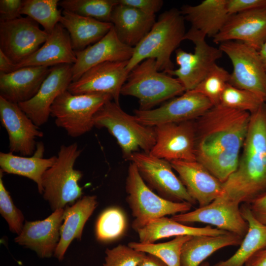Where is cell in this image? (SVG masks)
Listing matches in <instances>:
<instances>
[{
    "mask_svg": "<svg viewBox=\"0 0 266 266\" xmlns=\"http://www.w3.org/2000/svg\"><path fill=\"white\" fill-rule=\"evenodd\" d=\"M250 115L220 104L195 121L196 161L222 183L237 168Z\"/></svg>",
    "mask_w": 266,
    "mask_h": 266,
    "instance_id": "cell-1",
    "label": "cell"
},
{
    "mask_svg": "<svg viewBox=\"0 0 266 266\" xmlns=\"http://www.w3.org/2000/svg\"><path fill=\"white\" fill-rule=\"evenodd\" d=\"M223 188L229 199L240 204L266 192V102L251 114L237 168Z\"/></svg>",
    "mask_w": 266,
    "mask_h": 266,
    "instance_id": "cell-2",
    "label": "cell"
},
{
    "mask_svg": "<svg viewBox=\"0 0 266 266\" xmlns=\"http://www.w3.org/2000/svg\"><path fill=\"white\" fill-rule=\"evenodd\" d=\"M185 19L180 11L173 8L162 13L150 32L133 48L127 69H132L143 61L153 58L159 71L168 73L174 69L171 56L186 34Z\"/></svg>",
    "mask_w": 266,
    "mask_h": 266,
    "instance_id": "cell-3",
    "label": "cell"
},
{
    "mask_svg": "<svg viewBox=\"0 0 266 266\" xmlns=\"http://www.w3.org/2000/svg\"><path fill=\"white\" fill-rule=\"evenodd\" d=\"M185 92L184 87L176 78L159 71L155 59L149 58L129 72L121 95L136 98L139 109L148 110Z\"/></svg>",
    "mask_w": 266,
    "mask_h": 266,
    "instance_id": "cell-4",
    "label": "cell"
},
{
    "mask_svg": "<svg viewBox=\"0 0 266 266\" xmlns=\"http://www.w3.org/2000/svg\"><path fill=\"white\" fill-rule=\"evenodd\" d=\"M93 122L94 127L106 129L116 138L127 160L139 149L149 153L155 144L154 128L140 124L134 116L127 113L112 100L101 106Z\"/></svg>",
    "mask_w": 266,
    "mask_h": 266,
    "instance_id": "cell-5",
    "label": "cell"
},
{
    "mask_svg": "<svg viewBox=\"0 0 266 266\" xmlns=\"http://www.w3.org/2000/svg\"><path fill=\"white\" fill-rule=\"evenodd\" d=\"M81 152L77 143L61 145L54 164L43 175V197L53 211L73 203L83 194L78 184L82 172L74 168Z\"/></svg>",
    "mask_w": 266,
    "mask_h": 266,
    "instance_id": "cell-6",
    "label": "cell"
},
{
    "mask_svg": "<svg viewBox=\"0 0 266 266\" xmlns=\"http://www.w3.org/2000/svg\"><path fill=\"white\" fill-rule=\"evenodd\" d=\"M125 188L126 201L134 218L132 226L136 232L156 219L187 212L193 206L187 202L172 201L156 194L132 162L128 168Z\"/></svg>",
    "mask_w": 266,
    "mask_h": 266,
    "instance_id": "cell-7",
    "label": "cell"
},
{
    "mask_svg": "<svg viewBox=\"0 0 266 266\" xmlns=\"http://www.w3.org/2000/svg\"><path fill=\"white\" fill-rule=\"evenodd\" d=\"M111 100V97L106 94L75 95L66 90L54 101L50 116L55 118L56 125L66 130L68 135L79 137L92 130L95 114Z\"/></svg>",
    "mask_w": 266,
    "mask_h": 266,
    "instance_id": "cell-8",
    "label": "cell"
},
{
    "mask_svg": "<svg viewBox=\"0 0 266 266\" xmlns=\"http://www.w3.org/2000/svg\"><path fill=\"white\" fill-rule=\"evenodd\" d=\"M219 48L233 65L229 83L253 92L266 101V71L259 51L238 41L223 42Z\"/></svg>",
    "mask_w": 266,
    "mask_h": 266,
    "instance_id": "cell-9",
    "label": "cell"
},
{
    "mask_svg": "<svg viewBox=\"0 0 266 266\" xmlns=\"http://www.w3.org/2000/svg\"><path fill=\"white\" fill-rule=\"evenodd\" d=\"M205 39V37L189 30L184 40L194 43V52H187L181 48L175 51L176 63L179 67L168 74L176 76L186 91L194 90L222 56L219 48L208 44Z\"/></svg>",
    "mask_w": 266,
    "mask_h": 266,
    "instance_id": "cell-10",
    "label": "cell"
},
{
    "mask_svg": "<svg viewBox=\"0 0 266 266\" xmlns=\"http://www.w3.org/2000/svg\"><path fill=\"white\" fill-rule=\"evenodd\" d=\"M137 167L146 185L159 195L175 202H197L189 195L182 182L175 174L170 162L149 153H133L129 159Z\"/></svg>",
    "mask_w": 266,
    "mask_h": 266,
    "instance_id": "cell-11",
    "label": "cell"
},
{
    "mask_svg": "<svg viewBox=\"0 0 266 266\" xmlns=\"http://www.w3.org/2000/svg\"><path fill=\"white\" fill-rule=\"evenodd\" d=\"M49 34L29 17L0 21V50L15 65L33 53Z\"/></svg>",
    "mask_w": 266,
    "mask_h": 266,
    "instance_id": "cell-12",
    "label": "cell"
},
{
    "mask_svg": "<svg viewBox=\"0 0 266 266\" xmlns=\"http://www.w3.org/2000/svg\"><path fill=\"white\" fill-rule=\"evenodd\" d=\"M212 106L206 97L193 90L185 92L157 108L135 109L134 116L140 124L154 127L162 124L195 120Z\"/></svg>",
    "mask_w": 266,
    "mask_h": 266,
    "instance_id": "cell-13",
    "label": "cell"
},
{
    "mask_svg": "<svg viewBox=\"0 0 266 266\" xmlns=\"http://www.w3.org/2000/svg\"><path fill=\"white\" fill-rule=\"evenodd\" d=\"M240 204L224 193L206 206L173 215L171 218L184 224L201 223L212 225L218 229L244 237L248 224L241 215Z\"/></svg>",
    "mask_w": 266,
    "mask_h": 266,
    "instance_id": "cell-14",
    "label": "cell"
},
{
    "mask_svg": "<svg viewBox=\"0 0 266 266\" xmlns=\"http://www.w3.org/2000/svg\"><path fill=\"white\" fill-rule=\"evenodd\" d=\"M195 120L154 127L156 142L149 153L169 162L196 161Z\"/></svg>",
    "mask_w": 266,
    "mask_h": 266,
    "instance_id": "cell-15",
    "label": "cell"
},
{
    "mask_svg": "<svg viewBox=\"0 0 266 266\" xmlns=\"http://www.w3.org/2000/svg\"><path fill=\"white\" fill-rule=\"evenodd\" d=\"M129 61L106 62L87 70L77 80L72 82L67 91L72 94H106L119 104L121 89L129 72Z\"/></svg>",
    "mask_w": 266,
    "mask_h": 266,
    "instance_id": "cell-16",
    "label": "cell"
},
{
    "mask_svg": "<svg viewBox=\"0 0 266 266\" xmlns=\"http://www.w3.org/2000/svg\"><path fill=\"white\" fill-rule=\"evenodd\" d=\"M0 120L9 139V152L23 156L33 155L36 149V139L43 133L21 109L19 105L0 96Z\"/></svg>",
    "mask_w": 266,
    "mask_h": 266,
    "instance_id": "cell-17",
    "label": "cell"
},
{
    "mask_svg": "<svg viewBox=\"0 0 266 266\" xmlns=\"http://www.w3.org/2000/svg\"><path fill=\"white\" fill-rule=\"evenodd\" d=\"M72 65L62 64L51 67L37 93L30 100L18 104L37 126L47 122L54 101L72 82Z\"/></svg>",
    "mask_w": 266,
    "mask_h": 266,
    "instance_id": "cell-18",
    "label": "cell"
},
{
    "mask_svg": "<svg viewBox=\"0 0 266 266\" xmlns=\"http://www.w3.org/2000/svg\"><path fill=\"white\" fill-rule=\"evenodd\" d=\"M213 40L217 44L238 41L259 51L266 41V8L231 15Z\"/></svg>",
    "mask_w": 266,
    "mask_h": 266,
    "instance_id": "cell-19",
    "label": "cell"
},
{
    "mask_svg": "<svg viewBox=\"0 0 266 266\" xmlns=\"http://www.w3.org/2000/svg\"><path fill=\"white\" fill-rule=\"evenodd\" d=\"M170 163L199 207L208 205L224 194L223 183L197 161L174 160Z\"/></svg>",
    "mask_w": 266,
    "mask_h": 266,
    "instance_id": "cell-20",
    "label": "cell"
},
{
    "mask_svg": "<svg viewBox=\"0 0 266 266\" xmlns=\"http://www.w3.org/2000/svg\"><path fill=\"white\" fill-rule=\"evenodd\" d=\"M133 48L122 43L113 27L100 40L84 49L75 52L76 61L72 65V82L77 80L87 70L101 63L129 61Z\"/></svg>",
    "mask_w": 266,
    "mask_h": 266,
    "instance_id": "cell-21",
    "label": "cell"
},
{
    "mask_svg": "<svg viewBox=\"0 0 266 266\" xmlns=\"http://www.w3.org/2000/svg\"><path fill=\"white\" fill-rule=\"evenodd\" d=\"M64 210L56 209L43 220L26 221L15 242L34 251L40 258L51 257L60 240Z\"/></svg>",
    "mask_w": 266,
    "mask_h": 266,
    "instance_id": "cell-22",
    "label": "cell"
},
{
    "mask_svg": "<svg viewBox=\"0 0 266 266\" xmlns=\"http://www.w3.org/2000/svg\"><path fill=\"white\" fill-rule=\"evenodd\" d=\"M75 61L69 35L59 23L40 48L22 62L14 65L13 71L26 66L50 67L62 64L73 65Z\"/></svg>",
    "mask_w": 266,
    "mask_h": 266,
    "instance_id": "cell-23",
    "label": "cell"
},
{
    "mask_svg": "<svg viewBox=\"0 0 266 266\" xmlns=\"http://www.w3.org/2000/svg\"><path fill=\"white\" fill-rule=\"evenodd\" d=\"M50 67L26 66L0 73V96L19 104L32 99L49 74Z\"/></svg>",
    "mask_w": 266,
    "mask_h": 266,
    "instance_id": "cell-24",
    "label": "cell"
},
{
    "mask_svg": "<svg viewBox=\"0 0 266 266\" xmlns=\"http://www.w3.org/2000/svg\"><path fill=\"white\" fill-rule=\"evenodd\" d=\"M180 11L190 23V30L204 37L216 35L230 16L227 0H204L197 5H183Z\"/></svg>",
    "mask_w": 266,
    "mask_h": 266,
    "instance_id": "cell-25",
    "label": "cell"
},
{
    "mask_svg": "<svg viewBox=\"0 0 266 266\" xmlns=\"http://www.w3.org/2000/svg\"><path fill=\"white\" fill-rule=\"evenodd\" d=\"M156 21L155 15L119 2L113 9L110 20L119 40L133 48L150 32Z\"/></svg>",
    "mask_w": 266,
    "mask_h": 266,
    "instance_id": "cell-26",
    "label": "cell"
},
{
    "mask_svg": "<svg viewBox=\"0 0 266 266\" xmlns=\"http://www.w3.org/2000/svg\"><path fill=\"white\" fill-rule=\"evenodd\" d=\"M44 145L37 143L34 154L31 156H19L9 152L0 153V170L9 174L27 177L33 181L39 193L43 194L42 178L44 172L56 161L57 156L43 158Z\"/></svg>",
    "mask_w": 266,
    "mask_h": 266,
    "instance_id": "cell-27",
    "label": "cell"
},
{
    "mask_svg": "<svg viewBox=\"0 0 266 266\" xmlns=\"http://www.w3.org/2000/svg\"><path fill=\"white\" fill-rule=\"evenodd\" d=\"M97 197L86 196L71 206L65 209L63 223L60 229V238L54 256L59 261L64 258L66 252L75 238L81 239L85 224L97 205Z\"/></svg>",
    "mask_w": 266,
    "mask_h": 266,
    "instance_id": "cell-28",
    "label": "cell"
},
{
    "mask_svg": "<svg viewBox=\"0 0 266 266\" xmlns=\"http://www.w3.org/2000/svg\"><path fill=\"white\" fill-rule=\"evenodd\" d=\"M60 23L67 31L74 52L82 50L103 38L111 30V22L99 21L63 10Z\"/></svg>",
    "mask_w": 266,
    "mask_h": 266,
    "instance_id": "cell-29",
    "label": "cell"
},
{
    "mask_svg": "<svg viewBox=\"0 0 266 266\" xmlns=\"http://www.w3.org/2000/svg\"><path fill=\"white\" fill-rule=\"evenodd\" d=\"M243 237L228 232L218 235L192 236L183 245L181 266H200L217 250L230 246L240 245Z\"/></svg>",
    "mask_w": 266,
    "mask_h": 266,
    "instance_id": "cell-30",
    "label": "cell"
},
{
    "mask_svg": "<svg viewBox=\"0 0 266 266\" xmlns=\"http://www.w3.org/2000/svg\"><path fill=\"white\" fill-rule=\"evenodd\" d=\"M240 210L248 224L247 232L235 253L229 259L219 261L213 266H244L254 254L266 248V225L254 217L247 203H242Z\"/></svg>",
    "mask_w": 266,
    "mask_h": 266,
    "instance_id": "cell-31",
    "label": "cell"
},
{
    "mask_svg": "<svg viewBox=\"0 0 266 266\" xmlns=\"http://www.w3.org/2000/svg\"><path fill=\"white\" fill-rule=\"evenodd\" d=\"M136 232L139 242L143 243H153L160 239L171 236L218 235L228 233L209 225L204 227L189 226L166 216L150 221Z\"/></svg>",
    "mask_w": 266,
    "mask_h": 266,
    "instance_id": "cell-32",
    "label": "cell"
},
{
    "mask_svg": "<svg viewBox=\"0 0 266 266\" xmlns=\"http://www.w3.org/2000/svg\"><path fill=\"white\" fill-rule=\"evenodd\" d=\"M59 0H24L21 14L25 15L41 25L50 34L60 23L62 11L58 8Z\"/></svg>",
    "mask_w": 266,
    "mask_h": 266,
    "instance_id": "cell-33",
    "label": "cell"
},
{
    "mask_svg": "<svg viewBox=\"0 0 266 266\" xmlns=\"http://www.w3.org/2000/svg\"><path fill=\"white\" fill-rule=\"evenodd\" d=\"M191 237L190 235L177 236L170 241L156 244L131 242L128 245L135 250L156 257L167 266H181L182 246Z\"/></svg>",
    "mask_w": 266,
    "mask_h": 266,
    "instance_id": "cell-34",
    "label": "cell"
},
{
    "mask_svg": "<svg viewBox=\"0 0 266 266\" xmlns=\"http://www.w3.org/2000/svg\"><path fill=\"white\" fill-rule=\"evenodd\" d=\"M118 0H63L59 5L63 10L100 21L110 22L111 14Z\"/></svg>",
    "mask_w": 266,
    "mask_h": 266,
    "instance_id": "cell-35",
    "label": "cell"
},
{
    "mask_svg": "<svg viewBox=\"0 0 266 266\" xmlns=\"http://www.w3.org/2000/svg\"><path fill=\"white\" fill-rule=\"evenodd\" d=\"M126 226V216L120 209L108 208L101 214L97 222V238L103 242L116 239L123 234Z\"/></svg>",
    "mask_w": 266,
    "mask_h": 266,
    "instance_id": "cell-36",
    "label": "cell"
},
{
    "mask_svg": "<svg viewBox=\"0 0 266 266\" xmlns=\"http://www.w3.org/2000/svg\"><path fill=\"white\" fill-rule=\"evenodd\" d=\"M265 102L266 101L263 98L255 93L228 83L222 95L220 104L251 114Z\"/></svg>",
    "mask_w": 266,
    "mask_h": 266,
    "instance_id": "cell-37",
    "label": "cell"
},
{
    "mask_svg": "<svg viewBox=\"0 0 266 266\" xmlns=\"http://www.w3.org/2000/svg\"><path fill=\"white\" fill-rule=\"evenodd\" d=\"M230 77V73L216 64L193 90L206 97L213 106L218 105Z\"/></svg>",
    "mask_w": 266,
    "mask_h": 266,
    "instance_id": "cell-38",
    "label": "cell"
},
{
    "mask_svg": "<svg viewBox=\"0 0 266 266\" xmlns=\"http://www.w3.org/2000/svg\"><path fill=\"white\" fill-rule=\"evenodd\" d=\"M3 172L0 170V212L8 224L10 230L19 235L23 227L24 216L14 204L5 188L2 179Z\"/></svg>",
    "mask_w": 266,
    "mask_h": 266,
    "instance_id": "cell-39",
    "label": "cell"
},
{
    "mask_svg": "<svg viewBox=\"0 0 266 266\" xmlns=\"http://www.w3.org/2000/svg\"><path fill=\"white\" fill-rule=\"evenodd\" d=\"M103 266H138L146 255L128 245L120 244L105 250Z\"/></svg>",
    "mask_w": 266,
    "mask_h": 266,
    "instance_id": "cell-40",
    "label": "cell"
},
{
    "mask_svg": "<svg viewBox=\"0 0 266 266\" xmlns=\"http://www.w3.org/2000/svg\"><path fill=\"white\" fill-rule=\"evenodd\" d=\"M262 8H266V0H227V8L230 15Z\"/></svg>",
    "mask_w": 266,
    "mask_h": 266,
    "instance_id": "cell-41",
    "label": "cell"
},
{
    "mask_svg": "<svg viewBox=\"0 0 266 266\" xmlns=\"http://www.w3.org/2000/svg\"><path fill=\"white\" fill-rule=\"evenodd\" d=\"M120 4L134 7L145 13L155 15L162 8V0H118Z\"/></svg>",
    "mask_w": 266,
    "mask_h": 266,
    "instance_id": "cell-42",
    "label": "cell"
},
{
    "mask_svg": "<svg viewBox=\"0 0 266 266\" xmlns=\"http://www.w3.org/2000/svg\"><path fill=\"white\" fill-rule=\"evenodd\" d=\"M22 4L21 0H0V21H10L20 17Z\"/></svg>",
    "mask_w": 266,
    "mask_h": 266,
    "instance_id": "cell-43",
    "label": "cell"
},
{
    "mask_svg": "<svg viewBox=\"0 0 266 266\" xmlns=\"http://www.w3.org/2000/svg\"><path fill=\"white\" fill-rule=\"evenodd\" d=\"M254 217L266 225V192L247 203Z\"/></svg>",
    "mask_w": 266,
    "mask_h": 266,
    "instance_id": "cell-44",
    "label": "cell"
},
{
    "mask_svg": "<svg viewBox=\"0 0 266 266\" xmlns=\"http://www.w3.org/2000/svg\"><path fill=\"white\" fill-rule=\"evenodd\" d=\"M244 266H266V248L254 254L246 262Z\"/></svg>",
    "mask_w": 266,
    "mask_h": 266,
    "instance_id": "cell-45",
    "label": "cell"
},
{
    "mask_svg": "<svg viewBox=\"0 0 266 266\" xmlns=\"http://www.w3.org/2000/svg\"><path fill=\"white\" fill-rule=\"evenodd\" d=\"M14 64L0 50V73H9L13 71Z\"/></svg>",
    "mask_w": 266,
    "mask_h": 266,
    "instance_id": "cell-46",
    "label": "cell"
},
{
    "mask_svg": "<svg viewBox=\"0 0 266 266\" xmlns=\"http://www.w3.org/2000/svg\"><path fill=\"white\" fill-rule=\"evenodd\" d=\"M138 266H167L162 260L152 255H146Z\"/></svg>",
    "mask_w": 266,
    "mask_h": 266,
    "instance_id": "cell-47",
    "label": "cell"
},
{
    "mask_svg": "<svg viewBox=\"0 0 266 266\" xmlns=\"http://www.w3.org/2000/svg\"><path fill=\"white\" fill-rule=\"evenodd\" d=\"M258 51L263 66L266 71V41Z\"/></svg>",
    "mask_w": 266,
    "mask_h": 266,
    "instance_id": "cell-48",
    "label": "cell"
},
{
    "mask_svg": "<svg viewBox=\"0 0 266 266\" xmlns=\"http://www.w3.org/2000/svg\"><path fill=\"white\" fill-rule=\"evenodd\" d=\"M200 266H210L209 263L208 262H203Z\"/></svg>",
    "mask_w": 266,
    "mask_h": 266,
    "instance_id": "cell-49",
    "label": "cell"
}]
</instances>
